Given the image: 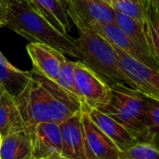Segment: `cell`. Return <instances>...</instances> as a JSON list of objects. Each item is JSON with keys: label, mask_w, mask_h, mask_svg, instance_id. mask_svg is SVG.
<instances>
[{"label": "cell", "mask_w": 159, "mask_h": 159, "mask_svg": "<svg viewBox=\"0 0 159 159\" xmlns=\"http://www.w3.org/2000/svg\"><path fill=\"white\" fill-rule=\"evenodd\" d=\"M68 16L78 32L77 46L82 62L94 71L110 87L123 85L135 89L131 80L124 72L114 46L95 32L77 13L72 3L67 9Z\"/></svg>", "instance_id": "6da1fadb"}, {"label": "cell", "mask_w": 159, "mask_h": 159, "mask_svg": "<svg viewBox=\"0 0 159 159\" xmlns=\"http://www.w3.org/2000/svg\"><path fill=\"white\" fill-rule=\"evenodd\" d=\"M5 26L30 42L50 46L61 53L82 61L76 39L61 33L27 5L15 3L7 5Z\"/></svg>", "instance_id": "7a4b0ae2"}, {"label": "cell", "mask_w": 159, "mask_h": 159, "mask_svg": "<svg viewBox=\"0 0 159 159\" xmlns=\"http://www.w3.org/2000/svg\"><path fill=\"white\" fill-rule=\"evenodd\" d=\"M111 89L109 103L98 110L120 123L139 142L151 143L145 119V96L123 85H115Z\"/></svg>", "instance_id": "3957f363"}, {"label": "cell", "mask_w": 159, "mask_h": 159, "mask_svg": "<svg viewBox=\"0 0 159 159\" xmlns=\"http://www.w3.org/2000/svg\"><path fill=\"white\" fill-rule=\"evenodd\" d=\"M75 86L82 107L101 109L111 100V87L80 61H75Z\"/></svg>", "instance_id": "277c9868"}, {"label": "cell", "mask_w": 159, "mask_h": 159, "mask_svg": "<svg viewBox=\"0 0 159 159\" xmlns=\"http://www.w3.org/2000/svg\"><path fill=\"white\" fill-rule=\"evenodd\" d=\"M15 99L26 129L30 134L33 133L37 124L51 121L44 89L33 77L26 89Z\"/></svg>", "instance_id": "5b68a950"}, {"label": "cell", "mask_w": 159, "mask_h": 159, "mask_svg": "<svg viewBox=\"0 0 159 159\" xmlns=\"http://www.w3.org/2000/svg\"><path fill=\"white\" fill-rule=\"evenodd\" d=\"M115 48L121 66L131 80L135 90L150 99L159 102V70L132 58L121 49Z\"/></svg>", "instance_id": "8992f818"}, {"label": "cell", "mask_w": 159, "mask_h": 159, "mask_svg": "<svg viewBox=\"0 0 159 159\" xmlns=\"http://www.w3.org/2000/svg\"><path fill=\"white\" fill-rule=\"evenodd\" d=\"M81 120L84 128L88 159H123L122 152L95 125L85 106L81 110Z\"/></svg>", "instance_id": "52a82bcc"}, {"label": "cell", "mask_w": 159, "mask_h": 159, "mask_svg": "<svg viewBox=\"0 0 159 159\" xmlns=\"http://www.w3.org/2000/svg\"><path fill=\"white\" fill-rule=\"evenodd\" d=\"M26 49L33 62V70L56 82L67 61L64 54L50 46L38 42H30Z\"/></svg>", "instance_id": "ba28073f"}, {"label": "cell", "mask_w": 159, "mask_h": 159, "mask_svg": "<svg viewBox=\"0 0 159 159\" xmlns=\"http://www.w3.org/2000/svg\"><path fill=\"white\" fill-rule=\"evenodd\" d=\"M88 24L114 47L121 49L128 55L147 64L148 66L159 70L158 62L147 56L116 23L91 22Z\"/></svg>", "instance_id": "9c48e42d"}, {"label": "cell", "mask_w": 159, "mask_h": 159, "mask_svg": "<svg viewBox=\"0 0 159 159\" xmlns=\"http://www.w3.org/2000/svg\"><path fill=\"white\" fill-rule=\"evenodd\" d=\"M31 136L34 159H47L55 154H61L62 134L60 124L53 121L39 123Z\"/></svg>", "instance_id": "30bf717a"}, {"label": "cell", "mask_w": 159, "mask_h": 159, "mask_svg": "<svg viewBox=\"0 0 159 159\" xmlns=\"http://www.w3.org/2000/svg\"><path fill=\"white\" fill-rule=\"evenodd\" d=\"M62 134L61 155L72 159H88L81 111L60 124Z\"/></svg>", "instance_id": "8fae6325"}, {"label": "cell", "mask_w": 159, "mask_h": 159, "mask_svg": "<svg viewBox=\"0 0 159 159\" xmlns=\"http://www.w3.org/2000/svg\"><path fill=\"white\" fill-rule=\"evenodd\" d=\"M89 114L95 125L118 147L123 153L134 146L139 141L120 123L98 109L88 108Z\"/></svg>", "instance_id": "7c38bea8"}, {"label": "cell", "mask_w": 159, "mask_h": 159, "mask_svg": "<svg viewBox=\"0 0 159 159\" xmlns=\"http://www.w3.org/2000/svg\"><path fill=\"white\" fill-rule=\"evenodd\" d=\"M28 5L61 33L69 35L72 25L64 7L59 0H27Z\"/></svg>", "instance_id": "4fadbf2b"}, {"label": "cell", "mask_w": 159, "mask_h": 159, "mask_svg": "<svg viewBox=\"0 0 159 159\" xmlns=\"http://www.w3.org/2000/svg\"><path fill=\"white\" fill-rule=\"evenodd\" d=\"M0 159H34L30 132L23 129L3 137L0 143Z\"/></svg>", "instance_id": "5bb4252c"}, {"label": "cell", "mask_w": 159, "mask_h": 159, "mask_svg": "<svg viewBox=\"0 0 159 159\" xmlns=\"http://www.w3.org/2000/svg\"><path fill=\"white\" fill-rule=\"evenodd\" d=\"M26 129L14 96L7 91L0 95V134L6 137Z\"/></svg>", "instance_id": "9a60e30c"}, {"label": "cell", "mask_w": 159, "mask_h": 159, "mask_svg": "<svg viewBox=\"0 0 159 159\" xmlns=\"http://www.w3.org/2000/svg\"><path fill=\"white\" fill-rule=\"evenodd\" d=\"M31 78V71H22L15 67L0 50V85L7 92L17 97L26 89Z\"/></svg>", "instance_id": "2e32d148"}, {"label": "cell", "mask_w": 159, "mask_h": 159, "mask_svg": "<svg viewBox=\"0 0 159 159\" xmlns=\"http://www.w3.org/2000/svg\"><path fill=\"white\" fill-rule=\"evenodd\" d=\"M71 3L87 23H116L115 9L108 4L96 0H71Z\"/></svg>", "instance_id": "e0dca14e"}, {"label": "cell", "mask_w": 159, "mask_h": 159, "mask_svg": "<svg viewBox=\"0 0 159 159\" xmlns=\"http://www.w3.org/2000/svg\"><path fill=\"white\" fill-rule=\"evenodd\" d=\"M116 24L134 42L147 56L157 61L154 56L152 48L150 46L149 40L147 38L144 27L140 22L136 21L135 20L116 11ZM158 62V61H157Z\"/></svg>", "instance_id": "ac0fdd59"}, {"label": "cell", "mask_w": 159, "mask_h": 159, "mask_svg": "<svg viewBox=\"0 0 159 159\" xmlns=\"http://www.w3.org/2000/svg\"><path fill=\"white\" fill-rule=\"evenodd\" d=\"M143 27L155 58L159 63V13L143 0Z\"/></svg>", "instance_id": "d6986e66"}, {"label": "cell", "mask_w": 159, "mask_h": 159, "mask_svg": "<svg viewBox=\"0 0 159 159\" xmlns=\"http://www.w3.org/2000/svg\"><path fill=\"white\" fill-rule=\"evenodd\" d=\"M111 7L143 25V0H110Z\"/></svg>", "instance_id": "ffe728a7"}, {"label": "cell", "mask_w": 159, "mask_h": 159, "mask_svg": "<svg viewBox=\"0 0 159 159\" xmlns=\"http://www.w3.org/2000/svg\"><path fill=\"white\" fill-rule=\"evenodd\" d=\"M122 154L123 159H159V148L150 142H139Z\"/></svg>", "instance_id": "44dd1931"}, {"label": "cell", "mask_w": 159, "mask_h": 159, "mask_svg": "<svg viewBox=\"0 0 159 159\" xmlns=\"http://www.w3.org/2000/svg\"><path fill=\"white\" fill-rule=\"evenodd\" d=\"M56 82L63 89H65L67 92H69L80 101L75 86V61L68 60L65 61L62 66L61 75Z\"/></svg>", "instance_id": "7402d4cb"}, {"label": "cell", "mask_w": 159, "mask_h": 159, "mask_svg": "<svg viewBox=\"0 0 159 159\" xmlns=\"http://www.w3.org/2000/svg\"><path fill=\"white\" fill-rule=\"evenodd\" d=\"M146 126L150 133L151 141L154 136L159 134V102L145 97Z\"/></svg>", "instance_id": "603a6c76"}, {"label": "cell", "mask_w": 159, "mask_h": 159, "mask_svg": "<svg viewBox=\"0 0 159 159\" xmlns=\"http://www.w3.org/2000/svg\"><path fill=\"white\" fill-rule=\"evenodd\" d=\"M1 2H2V4H3V6H4V7H5V9H6L7 5H8V4H10V3H15V4H23V5H27V6H29V5H28L27 0H1ZM29 7H30V6H29Z\"/></svg>", "instance_id": "cb8c5ba5"}, {"label": "cell", "mask_w": 159, "mask_h": 159, "mask_svg": "<svg viewBox=\"0 0 159 159\" xmlns=\"http://www.w3.org/2000/svg\"><path fill=\"white\" fill-rule=\"evenodd\" d=\"M149 5H151L154 9H156L159 13V0H145Z\"/></svg>", "instance_id": "d4e9b609"}, {"label": "cell", "mask_w": 159, "mask_h": 159, "mask_svg": "<svg viewBox=\"0 0 159 159\" xmlns=\"http://www.w3.org/2000/svg\"><path fill=\"white\" fill-rule=\"evenodd\" d=\"M0 18L6 22V9H5V7H4V6H3L1 0H0Z\"/></svg>", "instance_id": "484cf974"}, {"label": "cell", "mask_w": 159, "mask_h": 159, "mask_svg": "<svg viewBox=\"0 0 159 159\" xmlns=\"http://www.w3.org/2000/svg\"><path fill=\"white\" fill-rule=\"evenodd\" d=\"M47 159H72V158H69V157H64V156H63V155H61V154H55V155H53V156H51V157H48Z\"/></svg>", "instance_id": "4316f807"}, {"label": "cell", "mask_w": 159, "mask_h": 159, "mask_svg": "<svg viewBox=\"0 0 159 159\" xmlns=\"http://www.w3.org/2000/svg\"><path fill=\"white\" fill-rule=\"evenodd\" d=\"M61 3V5L64 7V8L66 9V11H67V9L69 8V7H70V5H71V0H59Z\"/></svg>", "instance_id": "83f0119b"}, {"label": "cell", "mask_w": 159, "mask_h": 159, "mask_svg": "<svg viewBox=\"0 0 159 159\" xmlns=\"http://www.w3.org/2000/svg\"><path fill=\"white\" fill-rule=\"evenodd\" d=\"M151 143H153L155 145H157V146L159 148V134L158 135H156V136H154V137H153V139H152Z\"/></svg>", "instance_id": "f1b7e54d"}, {"label": "cell", "mask_w": 159, "mask_h": 159, "mask_svg": "<svg viewBox=\"0 0 159 159\" xmlns=\"http://www.w3.org/2000/svg\"><path fill=\"white\" fill-rule=\"evenodd\" d=\"M96 1H100V2H102V3H105V4H108V5H110V6H111V4H110V0H96Z\"/></svg>", "instance_id": "f546056e"}, {"label": "cell", "mask_w": 159, "mask_h": 159, "mask_svg": "<svg viewBox=\"0 0 159 159\" xmlns=\"http://www.w3.org/2000/svg\"><path fill=\"white\" fill-rule=\"evenodd\" d=\"M3 26H5V21L0 18V28H1V27H3Z\"/></svg>", "instance_id": "4dcf8cb0"}, {"label": "cell", "mask_w": 159, "mask_h": 159, "mask_svg": "<svg viewBox=\"0 0 159 159\" xmlns=\"http://www.w3.org/2000/svg\"><path fill=\"white\" fill-rule=\"evenodd\" d=\"M4 91H6V90H5V89L3 88V86H2V85H0V95H1Z\"/></svg>", "instance_id": "1f68e13d"}, {"label": "cell", "mask_w": 159, "mask_h": 159, "mask_svg": "<svg viewBox=\"0 0 159 159\" xmlns=\"http://www.w3.org/2000/svg\"><path fill=\"white\" fill-rule=\"evenodd\" d=\"M2 139H3V137H2L1 134H0V143H1V142H2Z\"/></svg>", "instance_id": "d6a6232c"}]
</instances>
